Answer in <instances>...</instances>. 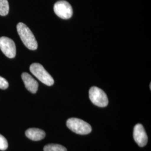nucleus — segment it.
Instances as JSON below:
<instances>
[{
	"label": "nucleus",
	"mask_w": 151,
	"mask_h": 151,
	"mask_svg": "<svg viewBox=\"0 0 151 151\" xmlns=\"http://www.w3.org/2000/svg\"><path fill=\"white\" fill-rule=\"evenodd\" d=\"M17 32L24 44L27 48L34 50L38 48V43L34 34L27 26L22 23L19 22L17 25Z\"/></svg>",
	"instance_id": "f257e3e1"
},
{
	"label": "nucleus",
	"mask_w": 151,
	"mask_h": 151,
	"mask_svg": "<svg viewBox=\"0 0 151 151\" xmlns=\"http://www.w3.org/2000/svg\"><path fill=\"white\" fill-rule=\"evenodd\" d=\"M67 127L78 134L86 135L91 133L92 128L91 125L81 119L72 118L67 120Z\"/></svg>",
	"instance_id": "f03ea898"
},
{
	"label": "nucleus",
	"mask_w": 151,
	"mask_h": 151,
	"mask_svg": "<svg viewBox=\"0 0 151 151\" xmlns=\"http://www.w3.org/2000/svg\"><path fill=\"white\" fill-rule=\"evenodd\" d=\"M30 70L33 75L44 84L50 86L54 84V80L48 72L45 70L43 66L39 63H32L30 66Z\"/></svg>",
	"instance_id": "7ed1b4c3"
},
{
	"label": "nucleus",
	"mask_w": 151,
	"mask_h": 151,
	"mask_svg": "<svg viewBox=\"0 0 151 151\" xmlns=\"http://www.w3.org/2000/svg\"><path fill=\"white\" fill-rule=\"evenodd\" d=\"M89 97L92 103L99 107H105L108 105V96L101 88L96 86L92 87L89 90Z\"/></svg>",
	"instance_id": "20e7f679"
},
{
	"label": "nucleus",
	"mask_w": 151,
	"mask_h": 151,
	"mask_svg": "<svg viewBox=\"0 0 151 151\" xmlns=\"http://www.w3.org/2000/svg\"><path fill=\"white\" fill-rule=\"evenodd\" d=\"M55 14L62 19H69L73 15V9L70 4L65 1H59L54 5Z\"/></svg>",
	"instance_id": "39448f33"
},
{
	"label": "nucleus",
	"mask_w": 151,
	"mask_h": 151,
	"mask_svg": "<svg viewBox=\"0 0 151 151\" xmlns=\"http://www.w3.org/2000/svg\"><path fill=\"white\" fill-rule=\"evenodd\" d=\"M0 49L8 58H13L16 55V45L10 38L6 37L0 38Z\"/></svg>",
	"instance_id": "423d86ee"
},
{
	"label": "nucleus",
	"mask_w": 151,
	"mask_h": 151,
	"mask_svg": "<svg viewBox=\"0 0 151 151\" xmlns=\"http://www.w3.org/2000/svg\"><path fill=\"white\" fill-rule=\"evenodd\" d=\"M133 138L137 144L141 147H145L148 142V137L143 126L136 124L133 130Z\"/></svg>",
	"instance_id": "0eeeda50"
},
{
	"label": "nucleus",
	"mask_w": 151,
	"mask_h": 151,
	"mask_svg": "<svg viewBox=\"0 0 151 151\" xmlns=\"http://www.w3.org/2000/svg\"><path fill=\"white\" fill-rule=\"evenodd\" d=\"M22 78L25 86L29 91L32 93H35L37 92L39 86L38 82L32 76L27 73L24 72L22 73Z\"/></svg>",
	"instance_id": "6e6552de"
},
{
	"label": "nucleus",
	"mask_w": 151,
	"mask_h": 151,
	"mask_svg": "<svg viewBox=\"0 0 151 151\" xmlns=\"http://www.w3.org/2000/svg\"><path fill=\"white\" fill-rule=\"evenodd\" d=\"M25 135L31 140L39 141L45 138V133L44 130L40 129L29 128L26 130Z\"/></svg>",
	"instance_id": "1a4fd4ad"
},
{
	"label": "nucleus",
	"mask_w": 151,
	"mask_h": 151,
	"mask_svg": "<svg viewBox=\"0 0 151 151\" xmlns=\"http://www.w3.org/2000/svg\"><path fill=\"white\" fill-rule=\"evenodd\" d=\"M44 151H67L64 146L57 144H49L44 146Z\"/></svg>",
	"instance_id": "9d476101"
},
{
	"label": "nucleus",
	"mask_w": 151,
	"mask_h": 151,
	"mask_svg": "<svg viewBox=\"0 0 151 151\" xmlns=\"http://www.w3.org/2000/svg\"><path fill=\"white\" fill-rule=\"evenodd\" d=\"M9 11V4L7 0H0V15L6 16Z\"/></svg>",
	"instance_id": "9b49d317"
},
{
	"label": "nucleus",
	"mask_w": 151,
	"mask_h": 151,
	"mask_svg": "<svg viewBox=\"0 0 151 151\" xmlns=\"http://www.w3.org/2000/svg\"><path fill=\"white\" fill-rule=\"evenodd\" d=\"M8 147L7 140L3 135L0 134V150L5 151Z\"/></svg>",
	"instance_id": "f8f14e48"
},
{
	"label": "nucleus",
	"mask_w": 151,
	"mask_h": 151,
	"mask_svg": "<svg viewBox=\"0 0 151 151\" xmlns=\"http://www.w3.org/2000/svg\"><path fill=\"white\" fill-rule=\"evenodd\" d=\"M9 87V83L5 78L0 76V89L5 90Z\"/></svg>",
	"instance_id": "ddd939ff"
}]
</instances>
